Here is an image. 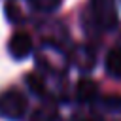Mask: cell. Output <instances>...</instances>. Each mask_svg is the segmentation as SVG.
Segmentation results:
<instances>
[{"instance_id": "cell-1", "label": "cell", "mask_w": 121, "mask_h": 121, "mask_svg": "<svg viewBox=\"0 0 121 121\" xmlns=\"http://www.w3.org/2000/svg\"><path fill=\"white\" fill-rule=\"evenodd\" d=\"M26 112V98L17 89L0 93V115L9 121H19Z\"/></svg>"}, {"instance_id": "cell-2", "label": "cell", "mask_w": 121, "mask_h": 121, "mask_svg": "<svg viewBox=\"0 0 121 121\" xmlns=\"http://www.w3.org/2000/svg\"><path fill=\"white\" fill-rule=\"evenodd\" d=\"M91 9H93L96 23L102 28H113L117 25L115 0H91Z\"/></svg>"}, {"instance_id": "cell-3", "label": "cell", "mask_w": 121, "mask_h": 121, "mask_svg": "<svg viewBox=\"0 0 121 121\" xmlns=\"http://www.w3.org/2000/svg\"><path fill=\"white\" fill-rule=\"evenodd\" d=\"M8 49H9V55H11L13 59L23 60V59H26V57L32 53V38H30L26 32H15V34L9 38Z\"/></svg>"}, {"instance_id": "cell-4", "label": "cell", "mask_w": 121, "mask_h": 121, "mask_svg": "<svg viewBox=\"0 0 121 121\" xmlns=\"http://www.w3.org/2000/svg\"><path fill=\"white\" fill-rule=\"evenodd\" d=\"M76 96L79 102H93L98 96V85L93 79H79L76 87Z\"/></svg>"}, {"instance_id": "cell-5", "label": "cell", "mask_w": 121, "mask_h": 121, "mask_svg": "<svg viewBox=\"0 0 121 121\" xmlns=\"http://www.w3.org/2000/svg\"><path fill=\"white\" fill-rule=\"evenodd\" d=\"M106 70L110 76L121 79V49H110L106 55Z\"/></svg>"}, {"instance_id": "cell-6", "label": "cell", "mask_w": 121, "mask_h": 121, "mask_svg": "<svg viewBox=\"0 0 121 121\" xmlns=\"http://www.w3.org/2000/svg\"><path fill=\"white\" fill-rule=\"evenodd\" d=\"M74 62L81 68V70H89L95 62L93 59V51H89L87 47H78L76 49V55H74Z\"/></svg>"}, {"instance_id": "cell-7", "label": "cell", "mask_w": 121, "mask_h": 121, "mask_svg": "<svg viewBox=\"0 0 121 121\" xmlns=\"http://www.w3.org/2000/svg\"><path fill=\"white\" fill-rule=\"evenodd\" d=\"M30 121H59V119H57V112L53 108L43 106V108H38L30 115Z\"/></svg>"}, {"instance_id": "cell-8", "label": "cell", "mask_w": 121, "mask_h": 121, "mask_svg": "<svg viewBox=\"0 0 121 121\" xmlns=\"http://www.w3.org/2000/svg\"><path fill=\"white\" fill-rule=\"evenodd\" d=\"M36 8H40V9H47V11H51V9H55L57 6H59V2L60 0H30Z\"/></svg>"}, {"instance_id": "cell-9", "label": "cell", "mask_w": 121, "mask_h": 121, "mask_svg": "<svg viewBox=\"0 0 121 121\" xmlns=\"http://www.w3.org/2000/svg\"><path fill=\"white\" fill-rule=\"evenodd\" d=\"M26 81H28V87H30L34 93H43V83H42L40 78H36V76H28Z\"/></svg>"}, {"instance_id": "cell-10", "label": "cell", "mask_w": 121, "mask_h": 121, "mask_svg": "<svg viewBox=\"0 0 121 121\" xmlns=\"http://www.w3.org/2000/svg\"><path fill=\"white\" fill-rule=\"evenodd\" d=\"M83 121H91V119H83Z\"/></svg>"}]
</instances>
